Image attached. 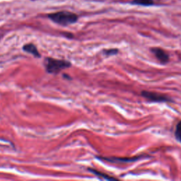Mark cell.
Listing matches in <instances>:
<instances>
[{
    "label": "cell",
    "instance_id": "cell-7",
    "mask_svg": "<svg viewBox=\"0 0 181 181\" xmlns=\"http://www.w3.org/2000/svg\"><path fill=\"white\" fill-rule=\"evenodd\" d=\"M89 171L90 172H92L93 173L96 174V176H100V177H102L103 178H105V179H107V180H115V178H113V177H111V176L106 175V174L105 173H101V172H99L98 171H96V170H94V169H89Z\"/></svg>",
    "mask_w": 181,
    "mask_h": 181
},
{
    "label": "cell",
    "instance_id": "cell-2",
    "mask_svg": "<svg viewBox=\"0 0 181 181\" xmlns=\"http://www.w3.org/2000/svg\"><path fill=\"white\" fill-rule=\"evenodd\" d=\"M48 17L52 21L62 26H67L77 22L78 16L74 13L69 12H60L50 14Z\"/></svg>",
    "mask_w": 181,
    "mask_h": 181
},
{
    "label": "cell",
    "instance_id": "cell-8",
    "mask_svg": "<svg viewBox=\"0 0 181 181\" xmlns=\"http://www.w3.org/2000/svg\"><path fill=\"white\" fill-rule=\"evenodd\" d=\"M133 3L139 5H144V6H149L152 5L154 4L152 0H135L133 1Z\"/></svg>",
    "mask_w": 181,
    "mask_h": 181
},
{
    "label": "cell",
    "instance_id": "cell-9",
    "mask_svg": "<svg viewBox=\"0 0 181 181\" xmlns=\"http://www.w3.org/2000/svg\"><path fill=\"white\" fill-rule=\"evenodd\" d=\"M175 136L177 140L181 142V121L178 122L177 125H176Z\"/></svg>",
    "mask_w": 181,
    "mask_h": 181
},
{
    "label": "cell",
    "instance_id": "cell-5",
    "mask_svg": "<svg viewBox=\"0 0 181 181\" xmlns=\"http://www.w3.org/2000/svg\"><path fill=\"white\" fill-rule=\"evenodd\" d=\"M151 50L161 63H167L169 61V55L166 52L159 47H153Z\"/></svg>",
    "mask_w": 181,
    "mask_h": 181
},
{
    "label": "cell",
    "instance_id": "cell-3",
    "mask_svg": "<svg viewBox=\"0 0 181 181\" xmlns=\"http://www.w3.org/2000/svg\"><path fill=\"white\" fill-rule=\"evenodd\" d=\"M142 97L152 102H171L172 100L165 95L156 92H151L147 90H143L141 93Z\"/></svg>",
    "mask_w": 181,
    "mask_h": 181
},
{
    "label": "cell",
    "instance_id": "cell-4",
    "mask_svg": "<svg viewBox=\"0 0 181 181\" xmlns=\"http://www.w3.org/2000/svg\"><path fill=\"white\" fill-rule=\"evenodd\" d=\"M142 156H135L132 158H119V157H98V159L102 160L109 161L111 163H130L134 162V161L138 160Z\"/></svg>",
    "mask_w": 181,
    "mask_h": 181
},
{
    "label": "cell",
    "instance_id": "cell-6",
    "mask_svg": "<svg viewBox=\"0 0 181 181\" xmlns=\"http://www.w3.org/2000/svg\"><path fill=\"white\" fill-rule=\"evenodd\" d=\"M23 49L25 52L32 54L36 57H40V54L39 53V52H38L37 47H36L35 45L32 43L26 44L23 47Z\"/></svg>",
    "mask_w": 181,
    "mask_h": 181
},
{
    "label": "cell",
    "instance_id": "cell-10",
    "mask_svg": "<svg viewBox=\"0 0 181 181\" xmlns=\"http://www.w3.org/2000/svg\"><path fill=\"white\" fill-rule=\"evenodd\" d=\"M104 53L106 55H116V54L118 53V49H110V50H104Z\"/></svg>",
    "mask_w": 181,
    "mask_h": 181
},
{
    "label": "cell",
    "instance_id": "cell-1",
    "mask_svg": "<svg viewBox=\"0 0 181 181\" xmlns=\"http://www.w3.org/2000/svg\"><path fill=\"white\" fill-rule=\"evenodd\" d=\"M44 65L45 70L50 74H57L64 69L70 67L71 63L66 60L47 57L44 61Z\"/></svg>",
    "mask_w": 181,
    "mask_h": 181
}]
</instances>
